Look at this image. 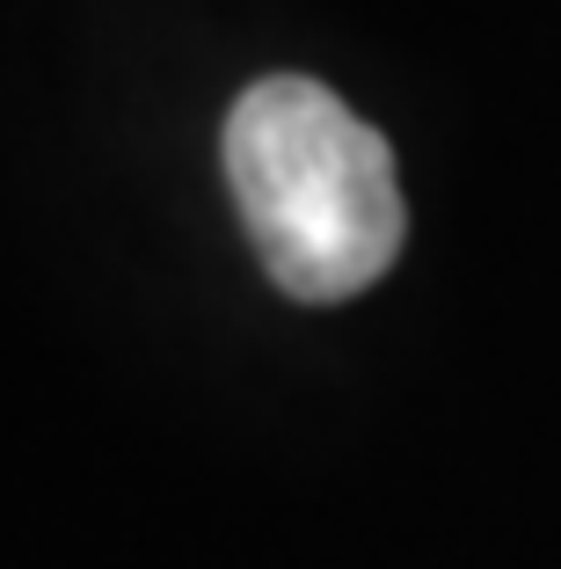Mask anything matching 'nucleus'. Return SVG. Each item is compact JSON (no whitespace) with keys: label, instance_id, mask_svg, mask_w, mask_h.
Returning <instances> with one entry per match:
<instances>
[{"label":"nucleus","instance_id":"obj_1","mask_svg":"<svg viewBox=\"0 0 561 569\" xmlns=\"http://www.w3.org/2000/svg\"><path fill=\"white\" fill-rule=\"evenodd\" d=\"M227 183L284 300H358L409 241L394 153L307 73H270L227 110Z\"/></svg>","mask_w":561,"mask_h":569}]
</instances>
